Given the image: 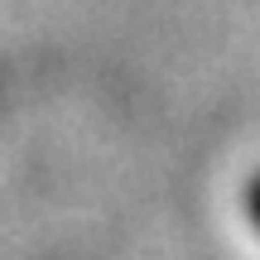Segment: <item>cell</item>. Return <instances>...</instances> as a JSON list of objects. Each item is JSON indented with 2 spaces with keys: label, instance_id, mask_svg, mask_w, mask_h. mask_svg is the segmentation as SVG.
I'll return each instance as SVG.
<instances>
[{
  "label": "cell",
  "instance_id": "6da1fadb",
  "mask_svg": "<svg viewBox=\"0 0 260 260\" xmlns=\"http://www.w3.org/2000/svg\"><path fill=\"white\" fill-rule=\"evenodd\" d=\"M251 212H255V222H260V178H255V188H251Z\"/></svg>",
  "mask_w": 260,
  "mask_h": 260
}]
</instances>
